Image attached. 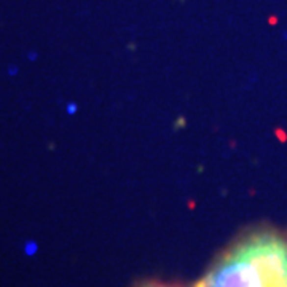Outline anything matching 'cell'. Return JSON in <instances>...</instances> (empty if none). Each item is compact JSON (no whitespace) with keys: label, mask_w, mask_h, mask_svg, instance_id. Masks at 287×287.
Returning a JSON list of instances; mask_svg holds the SVG:
<instances>
[{"label":"cell","mask_w":287,"mask_h":287,"mask_svg":"<svg viewBox=\"0 0 287 287\" xmlns=\"http://www.w3.org/2000/svg\"><path fill=\"white\" fill-rule=\"evenodd\" d=\"M196 287H287V232L255 225L228 242Z\"/></svg>","instance_id":"obj_1"},{"label":"cell","mask_w":287,"mask_h":287,"mask_svg":"<svg viewBox=\"0 0 287 287\" xmlns=\"http://www.w3.org/2000/svg\"><path fill=\"white\" fill-rule=\"evenodd\" d=\"M134 287H185V286L168 283V281H159V279H147V281H142V283L136 284Z\"/></svg>","instance_id":"obj_2"}]
</instances>
